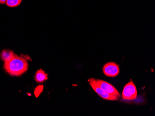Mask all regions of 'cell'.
I'll list each match as a JSON object with an SVG mask.
<instances>
[{
    "instance_id": "obj_8",
    "label": "cell",
    "mask_w": 155,
    "mask_h": 116,
    "mask_svg": "<svg viewBox=\"0 0 155 116\" xmlns=\"http://www.w3.org/2000/svg\"><path fill=\"white\" fill-rule=\"evenodd\" d=\"M22 0H7L6 5L9 8H15L19 6Z\"/></svg>"
},
{
    "instance_id": "obj_1",
    "label": "cell",
    "mask_w": 155,
    "mask_h": 116,
    "mask_svg": "<svg viewBox=\"0 0 155 116\" xmlns=\"http://www.w3.org/2000/svg\"><path fill=\"white\" fill-rule=\"evenodd\" d=\"M4 69L12 76H20L27 71L28 64L25 59L15 55L12 59L4 62Z\"/></svg>"
},
{
    "instance_id": "obj_2",
    "label": "cell",
    "mask_w": 155,
    "mask_h": 116,
    "mask_svg": "<svg viewBox=\"0 0 155 116\" xmlns=\"http://www.w3.org/2000/svg\"><path fill=\"white\" fill-rule=\"evenodd\" d=\"M89 83L91 87L93 88L95 92L100 96L102 98L105 100H117L118 98L116 96L111 95L104 91L101 88L98 86V85L96 83L95 79L94 78H91L88 80Z\"/></svg>"
},
{
    "instance_id": "obj_6",
    "label": "cell",
    "mask_w": 155,
    "mask_h": 116,
    "mask_svg": "<svg viewBox=\"0 0 155 116\" xmlns=\"http://www.w3.org/2000/svg\"><path fill=\"white\" fill-rule=\"evenodd\" d=\"M35 78L37 83H43L48 79V74L42 70H38L35 74Z\"/></svg>"
},
{
    "instance_id": "obj_4",
    "label": "cell",
    "mask_w": 155,
    "mask_h": 116,
    "mask_svg": "<svg viewBox=\"0 0 155 116\" xmlns=\"http://www.w3.org/2000/svg\"><path fill=\"white\" fill-rule=\"evenodd\" d=\"M103 71L107 77H116L120 71L119 65L114 62L107 63L103 67Z\"/></svg>"
},
{
    "instance_id": "obj_5",
    "label": "cell",
    "mask_w": 155,
    "mask_h": 116,
    "mask_svg": "<svg viewBox=\"0 0 155 116\" xmlns=\"http://www.w3.org/2000/svg\"><path fill=\"white\" fill-rule=\"evenodd\" d=\"M95 81L98 86L107 93L116 96L118 98L121 96L120 94L118 92L116 88L107 81L98 79H95Z\"/></svg>"
},
{
    "instance_id": "obj_9",
    "label": "cell",
    "mask_w": 155,
    "mask_h": 116,
    "mask_svg": "<svg viewBox=\"0 0 155 116\" xmlns=\"http://www.w3.org/2000/svg\"><path fill=\"white\" fill-rule=\"evenodd\" d=\"M7 0H0V4H4L6 3Z\"/></svg>"
},
{
    "instance_id": "obj_7",
    "label": "cell",
    "mask_w": 155,
    "mask_h": 116,
    "mask_svg": "<svg viewBox=\"0 0 155 116\" xmlns=\"http://www.w3.org/2000/svg\"><path fill=\"white\" fill-rule=\"evenodd\" d=\"M15 55V54L11 50H4L0 54V57L5 62L12 59Z\"/></svg>"
},
{
    "instance_id": "obj_3",
    "label": "cell",
    "mask_w": 155,
    "mask_h": 116,
    "mask_svg": "<svg viewBox=\"0 0 155 116\" xmlns=\"http://www.w3.org/2000/svg\"><path fill=\"white\" fill-rule=\"evenodd\" d=\"M137 96L136 87L132 81H130L124 86L122 92L123 99L126 100H133Z\"/></svg>"
}]
</instances>
